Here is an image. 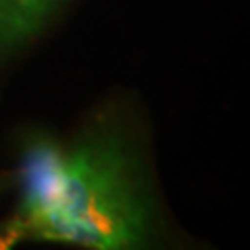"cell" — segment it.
<instances>
[{"label":"cell","mask_w":250,"mask_h":250,"mask_svg":"<svg viewBox=\"0 0 250 250\" xmlns=\"http://www.w3.org/2000/svg\"><path fill=\"white\" fill-rule=\"evenodd\" d=\"M42 242L142 250L171 242L146 131L121 98L96 106L65 144L61 205Z\"/></svg>","instance_id":"obj_1"},{"label":"cell","mask_w":250,"mask_h":250,"mask_svg":"<svg viewBox=\"0 0 250 250\" xmlns=\"http://www.w3.org/2000/svg\"><path fill=\"white\" fill-rule=\"evenodd\" d=\"M65 179V142L46 129H31L21 138L17 161L19 205L6 225L13 236L40 240L61 205Z\"/></svg>","instance_id":"obj_2"},{"label":"cell","mask_w":250,"mask_h":250,"mask_svg":"<svg viewBox=\"0 0 250 250\" xmlns=\"http://www.w3.org/2000/svg\"><path fill=\"white\" fill-rule=\"evenodd\" d=\"M62 4L65 0H0V65L34 44Z\"/></svg>","instance_id":"obj_3"},{"label":"cell","mask_w":250,"mask_h":250,"mask_svg":"<svg viewBox=\"0 0 250 250\" xmlns=\"http://www.w3.org/2000/svg\"><path fill=\"white\" fill-rule=\"evenodd\" d=\"M4 186H6V177H0V190H2Z\"/></svg>","instance_id":"obj_4"}]
</instances>
